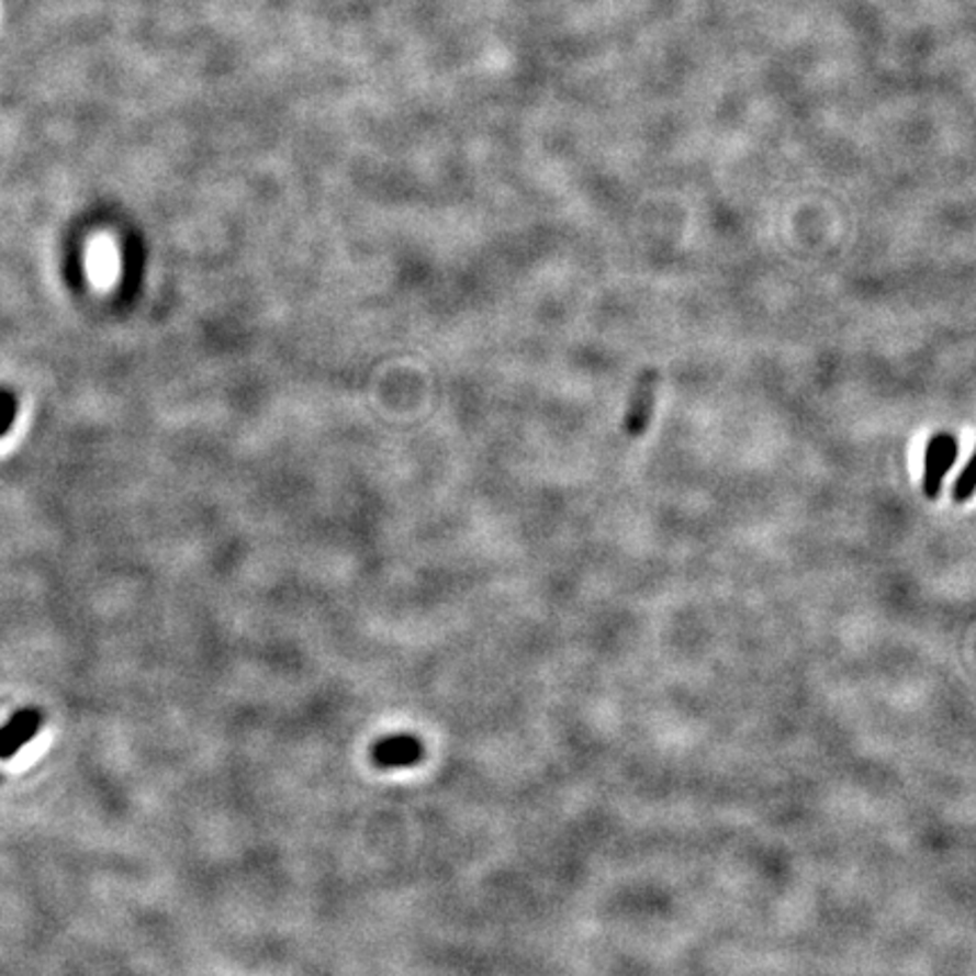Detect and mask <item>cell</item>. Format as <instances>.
Listing matches in <instances>:
<instances>
[{"label": "cell", "instance_id": "obj_3", "mask_svg": "<svg viewBox=\"0 0 976 976\" xmlns=\"http://www.w3.org/2000/svg\"><path fill=\"white\" fill-rule=\"evenodd\" d=\"M655 392H658V371L649 369L640 375L629 401L627 418H624V427H627V433L631 437H642L647 433L655 410Z\"/></svg>", "mask_w": 976, "mask_h": 976}, {"label": "cell", "instance_id": "obj_5", "mask_svg": "<svg viewBox=\"0 0 976 976\" xmlns=\"http://www.w3.org/2000/svg\"><path fill=\"white\" fill-rule=\"evenodd\" d=\"M972 493H974V459L967 461V465L963 468V473L958 475V480L954 484V500L958 504H963L972 497Z\"/></svg>", "mask_w": 976, "mask_h": 976}, {"label": "cell", "instance_id": "obj_1", "mask_svg": "<svg viewBox=\"0 0 976 976\" xmlns=\"http://www.w3.org/2000/svg\"><path fill=\"white\" fill-rule=\"evenodd\" d=\"M956 459H958V441L954 435L939 433L931 437L924 455V482H922L924 495L929 500H935L941 495L943 480L952 471Z\"/></svg>", "mask_w": 976, "mask_h": 976}, {"label": "cell", "instance_id": "obj_6", "mask_svg": "<svg viewBox=\"0 0 976 976\" xmlns=\"http://www.w3.org/2000/svg\"><path fill=\"white\" fill-rule=\"evenodd\" d=\"M14 410H16L14 399L10 394H0V437H3L5 429L10 427V423L14 418Z\"/></svg>", "mask_w": 976, "mask_h": 976}, {"label": "cell", "instance_id": "obj_2", "mask_svg": "<svg viewBox=\"0 0 976 976\" xmlns=\"http://www.w3.org/2000/svg\"><path fill=\"white\" fill-rule=\"evenodd\" d=\"M423 744L414 734H389L371 749V760L378 769H410L423 760Z\"/></svg>", "mask_w": 976, "mask_h": 976}, {"label": "cell", "instance_id": "obj_4", "mask_svg": "<svg viewBox=\"0 0 976 976\" xmlns=\"http://www.w3.org/2000/svg\"><path fill=\"white\" fill-rule=\"evenodd\" d=\"M44 728V715L27 708L16 713L3 728H0V760L8 762L19 751H23L30 741L42 732Z\"/></svg>", "mask_w": 976, "mask_h": 976}]
</instances>
